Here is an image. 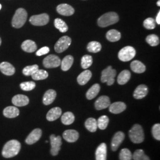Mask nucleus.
<instances>
[{
    "label": "nucleus",
    "mask_w": 160,
    "mask_h": 160,
    "mask_svg": "<svg viewBox=\"0 0 160 160\" xmlns=\"http://www.w3.org/2000/svg\"><path fill=\"white\" fill-rule=\"evenodd\" d=\"M21 148V144L17 140L8 141L4 146L2 155L5 158H12L17 155Z\"/></svg>",
    "instance_id": "f257e3e1"
},
{
    "label": "nucleus",
    "mask_w": 160,
    "mask_h": 160,
    "mask_svg": "<svg viewBox=\"0 0 160 160\" xmlns=\"http://www.w3.org/2000/svg\"><path fill=\"white\" fill-rule=\"evenodd\" d=\"M119 20V17L117 13L114 12H109L98 18L97 24L101 28H106L118 23Z\"/></svg>",
    "instance_id": "f03ea898"
},
{
    "label": "nucleus",
    "mask_w": 160,
    "mask_h": 160,
    "mask_svg": "<svg viewBox=\"0 0 160 160\" xmlns=\"http://www.w3.org/2000/svg\"><path fill=\"white\" fill-rule=\"evenodd\" d=\"M28 18V12L22 8L17 9L12 20V26L15 28H20L25 24Z\"/></svg>",
    "instance_id": "7ed1b4c3"
},
{
    "label": "nucleus",
    "mask_w": 160,
    "mask_h": 160,
    "mask_svg": "<svg viewBox=\"0 0 160 160\" xmlns=\"http://www.w3.org/2000/svg\"><path fill=\"white\" fill-rule=\"evenodd\" d=\"M129 136L133 143H142L144 140L142 127L138 124L134 125L129 132Z\"/></svg>",
    "instance_id": "20e7f679"
},
{
    "label": "nucleus",
    "mask_w": 160,
    "mask_h": 160,
    "mask_svg": "<svg viewBox=\"0 0 160 160\" xmlns=\"http://www.w3.org/2000/svg\"><path fill=\"white\" fill-rule=\"evenodd\" d=\"M116 75V71L112 69L111 66L104 69L102 72L101 81L104 83L107 82L108 86H112L114 82V78Z\"/></svg>",
    "instance_id": "39448f33"
},
{
    "label": "nucleus",
    "mask_w": 160,
    "mask_h": 160,
    "mask_svg": "<svg viewBox=\"0 0 160 160\" xmlns=\"http://www.w3.org/2000/svg\"><path fill=\"white\" fill-rule=\"evenodd\" d=\"M136 51L132 46H127L122 48L118 53V58L123 62L131 61L135 57Z\"/></svg>",
    "instance_id": "423d86ee"
},
{
    "label": "nucleus",
    "mask_w": 160,
    "mask_h": 160,
    "mask_svg": "<svg viewBox=\"0 0 160 160\" xmlns=\"http://www.w3.org/2000/svg\"><path fill=\"white\" fill-rule=\"evenodd\" d=\"M71 44V39L68 36H64L58 40L54 46L57 53H62L67 50Z\"/></svg>",
    "instance_id": "0eeeda50"
},
{
    "label": "nucleus",
    "mask_w": 160,
    "mask_h": 160,
    "mask_svg": "<svg viewBox=\"0 0 160 160\" xmlns=\"http://www.w3.org/2000/svg\"><path fill=\"white\" fill-rule=\"evenodd\" d=\"M61 61L60 58L55 55H49L47 56L43 61V66L46 68H53L58 67L61 65Z\"/></svg>",
    "instance_id": "6e6552de"
},
{
    "label": "nucleus",
    "mask_w": 160,
    "mask_h": 160,
    "mask_svg": "<svg viewBox=\"0 0 160 160\" xmlns=\"http://www.w3.org/2000/svg\"><path fill=\"white\" fill-rule=\"evenodd\" d=\"M29 21L34 26H42L46 25L49 23V17L46 13H43L39 15H34L32 16L30 18Z\"/></svg>",
    "instance_id": "1a4fd4ad"
},
{
    "label": "nucleus",
    "mask_w": 160,
    "mask_h": 160,
    "mask_svg": "<svg viewBox=\"0 0 160 160\" xmlns=\"http://www.w3.org/2000/svg\"><path fill=\"white\" fill-rule=\"evenodd\" d=\"M51 140V153L53 156L58 154L62 145V138L60 136L56 137L55 135H51L50 137Z\"/></svg>",
    "instance_id": "9d476101"
},
{
    "label": "nucleus",
    "mask_w": 160,
    "mask_h": 160,
    "mask_svg": "<svg viewBox=\"0 0 160 160\" xmlns=\"http://www.w3.org/2000/svg\"><path fill=\"white\" fill-rule=\"evenodd\" d=\"M125 137V133L123 132H118L114 134V137L112 139V143H111L112 151H116L119 148L120 144L123 141Z\"/></svg>",
    "instance_id": "9b49d317"
},
{
    "label": "nucleus",
    "mask_w": 160,
    "mask_h": 160,
    "mask_svg": "<svg viewBox=\"0 0 160 160\" xmlns=\"http://www.w3.org/2000/svg\"><path fill=\"white\" fill-rule=\"evenodd\" d=\"M110 105V100L108 96H102L98 97L95 102V108L100 110L109 108Z\"/></svg>",
    "instance_id": "f8f14e48"
},
{
    "label": "nucleus",
    "mask_w": 160,
    "mask_h": 160,
    "mask_svg": "<svg viewBox=\"0 0 160 160\" xmlns=\"http://www.w3.org/2000/svg\"><path fill=\"white\" fill-rule=\"evenodd\" d=\"M42 131L40 129L37 128L32 132L27 138L26 139V142L29 145H32L38 142L42 137Z\"/></svg>",
    "instance_id": "ddd939ff"
},
{
    "label": "nucleus",
    "mask_w": 160,
    "mask_h": 160,
    "mask_svg": "<svg viewBox=\"0 0 160 160\" xmlns=\"http://www.w3.org/2000/svg\"><path fill=\"white\" fill-rule=\"evenodd\" d=\"M57 10L59 14L64 16H72L75 12L73 7L67 4H61L58 6Z\"/></svg>",
    "instance_id": "4468645a"
},
{
    "label": "nucleus",
    "mask_w": 160,
    "mask_h": 160,
    "mask_svg": "<svg viewBox=\"0 0 160 160\" xmlns=\"http://www.w3.org/2000/svg\"><path fill=\"white\" fill-rule=\"evenodd\" d=\"M63 139L68 142H75L79 138L78 132L73 129L66 130L63 133Z\"/></svg>",
    "instance_id": "2eb2a0df"
},
{
    "label": "nucleus",
    "mask_w": 160,
    "mask_h": 160,
    "mask_svg": "<svg viewBox=\"0 0 160 160\" xmlns=\"http://www.w3.org/2000/svg\"><path fill=\"white\" fill-rule=\"evenodd\" d=\"M12 103L16 106H25L29 104V98L25 95L17 94L12 98Z\"/></svg>",
    "instance_id": "dca6fc26"
},
{
    "label": "nucleus",
    "mask_w": 160,
    "mask_h": 160,
    "mask_svg": "<svg viewBox=\"0 0 160 160\" xmlns=\"http://www.w3.org/2000/svg\"><path fill=\"white\" fill-rule=\"evenodd\" d=\"M109 111L113 114H119L126 109V105L125 103L122 102H118L110 104L109 106Z\"/></svg>",
    "instance_id": "f3484780"
},
{
    "label": "nucleus",
    "mask_w": 160,
    "mask_h": 160,
    "mask_svg": "<svg viewBox=\"0 0 160 160\" xmlns=\"http://www.w3.org/2000/svg\"><path fill=\"white\" fill-rule=\"evenodd\" d=\"M148 93V87L144 84L138 86L133 92V97L136 99H142Z\"/></svg>",
    "instance_id": "a211bd4d"
},
{
    "label": "nucleus",
    "mask_w": 160,
    "mask_h": 160,
    "mask_svg": "<svg viewBox=\"0 0 160 160\" xmlns=\"http://www.w3.org/2000/svg\"><path fill=\"white\" fill-rule=\"evenodd\" d=\"M107 145L105 143H101L96 151V160H106Z\"/></svg>",
    "instance_id": "6ab92c4d"
},
{
    "label": "nucleus",
    "mask_w": 160,
    "mask_h": 160,
    "mask_svg": "<svg viewBox=\"0 0 160 160\" xmlns=\"http://www.w3.org/2000/svg\"><path fill=\"white\" fill-rule=\"evenodd\" d=\"M92 72L90 70H85L82 72L77 77V82L81 86L86 84L92 78Z\"/></svg>",
    "instance_id": "aec40b11"
},
{
    "label": "nucleus",
    "mask_w": 160,
    "mask_h": 160,
    "mask_svg": "<svg viewBox=\"0 0 160 160\" xmlns=\"http://www.w3.org/2000/svg\"><path fill=\"white\" fill-rule=\"evenodd\" d=\"M62 114V110L60 108L56 107L51 109L47 113L46 119L48 121L52 122L58 119Z\"/></svg>",
    "instance_id": "412c9836"
},
{
    "label": "nucleus",
    "mask_w": 160,
    "mask_h": 160,
    "mask_svg": "<svg viewBox=\"0 0 160 160\" xmlns=\"http://www.w3.org/2000/svg\"><path fill=\"white\" fill-rule=\"evenodd\" d=\"M0 71L6 75H12L15 73V68L11 63L3 62L0 63Z\"/></svg>",
    "instance_id": "4be33fe9"
},
{
    "label": "nucleus",
    "mask_w": 160,
    "mask_h": 160,
    "mask_svg": "<svg viewBox=\"0 0 160 160\" xmlns=\"http://www.w3.org/2000/svg\"><path fill=\"white\" fill-rule=\"evenodd\" d=\"M56 97L57 92L53 90H49L43 96V103L45 105H49L53 102Z\"/></svg>",
    "instance_id": "5701e85b"
},
{
    "label": "nucleus",
    "mask_w": 160,
    "mask_h": 160,
    "mask_svg": "<svg viewBox=\"0 0 160 160\" xmlns=\"http://www.w3.org/2000/svg\"><path fill=\"white\" fill-rule=\"evenodd\" d=\"M131 68L133 72L137 74L143 73L146 70V67L145 66V65L141 61L137 60L132 62L131 63Z\"/></svg>",
    "instance_id": "b1692460"
},
{
    "label": "nucleus",
    "mask_w": 160,
    "mask_h": 160,
    "mask_svg": "<svg viewBox=\"0 0 160 160\" xmlns=\"http://www.w3.org/2000/svg\"><path fill=\"white\" fill-rule=\"evenodd\" d=\"M19 110L16 107L14 106H8L4 109L3 114L6 118H16L19 115Z\"/></svg>",
    "instance_id": "393cba45"
},
{
    "label": "nucleus",
    "mask_w": 160,
    "mask_h": 160,
    "mask_svg": "<svg viewBox=\"0 0 160 160\" xmlns=\"http://www.w3.org/2000/svg\"><path fill=\"white\" fill-rule=\"evenodd\" d=\"M22 48L24 51L32 53L37 49V45L34 41L31 40H26L23 42L22 44Z\"/></svg>",
    "instance_id": "a878e982"
},
{
    "label": "nucleus",
    "mask_w": 160,
    "mask_h": 160,
    "mask_svg": "<svg viewBox=\"0 0 160 160\" xmlns=\"http://www.w3.org/2000/svg\"><path fill=\"white\" fill-rule=\"evenodd\" d=\"M131 74L129 71L123 70L120 72L118 77V82L120 85H124L126 84L131 78Z\"/></svg>",
    "instance_id": "bb28decb"
},
{
    "label": "nucleus",
    "mask_w": 160,
    "mask_h": 160,
    "mask_svg": "<svg viewBox=\"0 0 160 160\" xmlns=\"http://www.w3.org/2000/svg\"><path fill=\"white\" fill-rule=\"evenodd\" d=\"M74 62V58L71 55H67L64 58L61 62V69L63 71L69 70Z\"/></svg>",
    "instance_id": "cd10ccee"
},
{
    "label": "nucleus",
    "mask_w": 160,
    "mask_h": 160,
    "mask_svg": "<svg viewBox=\"0 0 160 160\" xmlns=\"http://www.w3.org/2000/svg\"><path fill=\"white\" fill-rule=\"evenodd\" d=\"M100 90V86L98 84H95L87 91L86 97L88 100H92L96 97Z\"/></svg>",
    "instance_id": "c85d7f7f"
},
{
    "label": "nucleus",
    "mask_w": 160,
    "mask_h": 160,
    "mask_svg": "<svg viewBox=\"0 0 160 160\" xmlns=\"http://www.w3.org/2000/svg\"><path fill=\"white\" fill-rule=\"evenodd\" d=\"M106 38L110 42H115L120 40L121 38V33L119 31L112 29L107 32Z\"/></svg>",
    "instance_id": "c756f323"
},
{
    "label": "nucleus",
    "mask_w": 160,
    "mask_h": 160,
    "mask_svg": "<svg viewBox=\"0 0 160 160\" xmlns=\"http://www.w3.org/2000/svg\"><path fill=\"white\" fill-rule=\"evenodd\" d=\"M75 116L74 114L70 112H67L63 113L61 117V121L63 125H69L74 122Z\"/></svg>",
    "instance_id": "7c9ffc66"
},
{
    "label": "nucleus",
    "mask_w": 160,
    "mask_h": 160,
    "mask_svg": "<svg viewBox=\"0 0 160 160\" xmlns=\"http://www.w3.org/2000/svg\"><path fill=\"white\" fill-rule=\"evenodd\" d=\"M86 129L91 132H94L97 131V122L96 119L92 118H90L86 120L85 122Z\"/></svg>",
    "instance_id": "2f4dec72"
},
{
    "label": "nucleus",
    "mask_w": 160,
    "mask_h": 160,
    "mask_svg": "<svg viewBox=\"0 0 160 160\" xmlns=\"http://www.w3.org/2000/svg\"><path fill=\"white\" fill-rule=\"evenodd\" d=\"M54 25L55 27L62 33H65L68 30L67 24L61 18H56L54 21Z\"/></svg>",
    "instance_id": "473e14b6"
},
{
    "label": "nucleus",
    "mask_w": 160,
    "mask_h": 160,
    "mask_svg": "<svg viewBox=\"0 0 160 160\" xmlns=\"http://www.w3.org/2000/svg\"><path fill=\"white\" fill-rule=\"evenodd\" d=\"M48 73L45 70L38 69L32 75V78L34 80H45L48 77Z\"/></svg>",
    "instance_id": "72a5a7b5"
},
{
    "label": "nucleus",
    "mask_w": 160,
    "mask_h": 160,
    "mask_svg": "<svg viewBox=\"0 0 160 160\" xmlns=\"http://www.w3.org/2000/svg\"><path fill=\"white\" fill-rule=\"evenodd\" d=\"M97 127L102 130H104L107 128L109 124V118L106 116L103 115L100 116L97 121Z\"/></svg>",
    "instance_id": "f704fd0d"
},
{
    "label": "nucleus",
    "mask_w": 160,
    "mask_h": 160,
    "mask_svg": "<svg viewBox=\"0 0 160 160\" xmlns=\"http://www.w3.org/2000/svg\"><path fill=\"white\" fill-rule=\"evenodd\" d=\"M101 49H102L101 44L96 41L90 42L87 45V50L89 52L97 53L100 51Z\"/></svg>",
    "instance_id": "c9c22d12"
},
{
    "label": "nucleus",
    "mask_w": 160,
    "mask_h": 160,
    "mask_svg": "<svg viewBox=\"0 0 160 160\" xmlns=\"http://www.w3.org/2000/svg\"><path fill=\"white\" fill-rule=\"evenodd\" d=\"M92 63V58L88 55H85L81 58V67L83 69L88 68Z\"/></svg>",
    "instance_id": "e433bc0d"
},
{
    "label": "nucleus",
    "mask_w": 160,
    "mask_h": 160,
    "mask_svg": "<svg viewBox=\"0 0 160 160\" xmlns=\"http://www.w3.org/2000/svg\"><path fill=\"white\" fill-rule=\"evenodd\" d=\"M132 158L134 160H150L142 149L136 150L134 154L132 155Z\"/></svg>",
    "instance_id": "4c0bfd02"
},
{
    "label": "nucleus",
    "mask_w": 160,
    "mask_h": 160,
    "mask_svg": "<svg viewBox=\"0 0 160 160\" xmlns=\"http://www.w3.org/2000/svg\"><path fill=\"white\" fill-rule=\"evenodd\" d=\"M146 41L151 46H157L160 43L159 38L156 34H149L147 37Z\"/></svg>",
    "instance_id": "58836bf2"
},
{
    "label": "nucleus",
    "mask_w": 160,
    "mask_h": 160,
    "mask_svg": "<svg viewBox=\"0 0 160 160\" xmlns=\"http://www.w3.org/2000/svg\"><path fill=\"white\" fill-rule=\"evenodd\" d=\"M120 160H132V154L129 149L127 148L122 149L119 153Z\"/></svg>",
    "instance_id": "ea45409f"
},
{
    "label": "nucleus",
    "mask_w": 160,
    "mask_h": 160,
    "mask_svg": "<svg viewBox=\"0 0 160 160\" xmlns=\"http://www.w3.org/2000/svg\"><path fill=\"white\" fill-rule=\"evenodd\" d=\"M39 69L38 65H33L30 66H27L23 69V74L26 76H30L33 74Z\"/></svg>",
    "instance_id": "a19ab883"
},
{
    "label": "nucleus",
    "mask_w": 160,
    "mask_h": 160,
    "mask_svg": "<svg viewBox=\"0 0 160 160\" xmlns=\"http://www.w3.org/2000/svg\"><path fill=\"white\" fill-rule=\"evenodd\" d=\"M20 88L24 91H31L33 90L35 87L36 84L33 81H28V82H23L20 84Z\"/></svg>",
    "instance_id": "79ce46f5"
},
{
    "label": "nucleus",
    "mask_w": 160,
    "mask_h": 160,
    "mask_svg": "<svg viewBox=\"0 0 160 160\" xmlns=\"http://www.w3.org/2000/svg\"><path fill=\"white\" fill-rule=\"evenodd\" d=\"M143 26L148 30H152L155 28V20L153 18L149 17L143 22Z\"/></svg>",
    "instance_id": "37998d69"
},
{
    "label": "nucleus",
    "mask_w": 160,
    "mask_h": 160,
    "mask_svg": "<svg viewBox=\"0 0 160 160\" xmlns=\"http://www.w3.org/2000/svg\"><path fill=\"white\" fill-rule=\"evenodd\" d=\"M152 134L155 139L160 140V125L159 123L155 124L152 128Z\"/></svg>",
    "instance_id": "c03bdc74"
},
{
    "label": "nucleus",
    "mask_w": 160,
    "mask_h": 160,
    "mask_svg": "<svg viewBox=\"0 0 160 160\" xmlns=\"http://www.w3.org/2000/svg\"><path fill=\"white\" fill-rule=\"evenodd\" d=\"M49 51H50L49 48L47 46H45V47L40 48L39 50H38V51L36 52V55L37 56H42V55H44L45 54L48 53Z\"/></svg>",
    "instance_id": "a18cd8bd"
},
{
    "label": "nucleus",
    "mask_w": 160,
    "mask_h": 160,
    "mask_svg": "<svg viewBox=\"0 0 160 160\" xmlns=\"http://www.w3.org/2000/svg\"><path fill=\"white\" fill-rule=\"evenodd\" d=\"M155 22H157L158 24H160V11H159V12H158V14H157V17H156Z\"/></svg>",
    "instance_id": "49530a36"
},
{
    "label": "nucleus",
    "mask_w": 160,
    "mask_h": 160,
    "mask_svg": "<svg viewBox=\"0 0 160 160\" xmlns=\"http://www.w3.org/2000/svg\"><path fill=\"white\" fill-rule=\"evenodd\" d=\"M157 6H158V7H160V1L159 0V1H157Z\"/></svg>",
    "instance_id": "de8ad7c7"
},
{
    "label": "nucleus",
    "mask_w": 160,
    "mask_h": 160,
    "mask_svg": "<svg viewBox=\"0 0 160 160\" xmlns=\"http://www.w3.org/2000/svg\"><path fill=\"white\" fill-rule=\"evenodd\" d=\"M1 45V38H0V45Z\"/></svg>",
    "instance_id": "09e8293b"
},
{
    "label": "nucleus",
    "mask_w": 160,
    "mask_h": 160,
    "mask_svg": "<svg viewBox=\"0 0 160 160\" xmlns=\"http://www.w3.org/2000/svg\"><path fill=\"white\" fill-rule=\"evenodd\" d=\"M1 7H2V6H1V4H0V10L1 9Z\"/></svg>",
    "instance_id": "8fccbe9b"
}]
</instances>
